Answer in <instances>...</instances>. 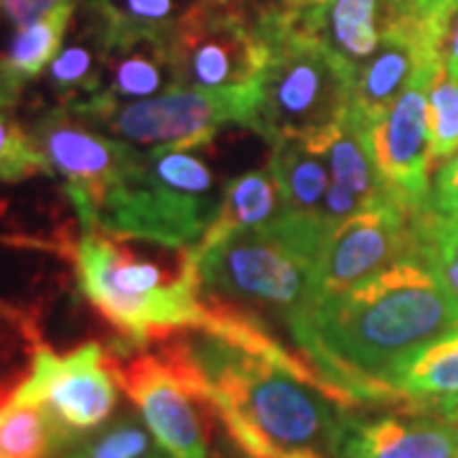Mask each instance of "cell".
I'll use <instances>...</instances> for the list:
<instances>
[{
	"mask_svg": "<svg viewBox=\"0 0 458 458\" xmlns=\"http://www.w3.org/2000/svg\"><path fill=\"white\" fill-rule=\"evenodd\" d=\"M204 309V327L179 331L168 342L242 454H336L352 403L303 357L291 354L265 324L216 303Z\"/></svg>",
	"mask_w": 458,
	"mask_h": 458,
	"instance_id": "cell-1",
	"label": "cell"
},
{
	"mask_svg": "<svg viewBox=\"0 0 458 458\" xmlns=\"http://www.w3.org/2000/svg\"><path fill=\"white\" fill-rule=\"evenodd\" d=\"M458 328V303L423 262L403 260L360 288L318 295L291 324L316 375L352 405H405L400 379L426 346Z\"/></svg>",
	"mask_w": 458,
	"mask_h": 458,
	"instance_id": "cell-2",
	"label": "cell"
},
{
	"mask_svg": "<svg viewBox=\"0 0 458 458\" xmlns=\"http://www.w3.org/2000/svg\"><path fill=\"white\" fill-rule=\"evenodd\" d=\"M327 242L316 222L283 214L276 225L201 240L194 250L201 298L267 327L291 328L318 298L316 265Z\"/></svg>",
	"mask_w": 458,
	"mask_h": 458,
	"instance_id": "cell-3",
	"label": "cell"
},
{
	"mask_svg": "<svg viewBox=\"0 0 458 458\" xmlns=\"http://www.w3.org/2000/svg\"><path fill=\"white\" fill-rule=\"evenodd\" d=\"M84 295L125 339L148 346L204 324L197 258L191 247H165L148 258L105 232H84L77 245Z\"/></svg>",
	"mask_w": 458,
	"mask_h": 458,
	"instance_id": "cell-4",
	"label": "cell"
},
{
	"mask_svg": "<svg viewBox=\"0 0 458 458\" xmlns=\"http://www.w3.org/2000/svg\"><path fill=\"white\" fill-rule=\"evenodd\" d=\"M214 171L183 148H148L99 201L92 227L114 237L197 247L216 219Z\"/></svg>",
	"mask_w": 458,
	"mask_h": 458,
	"instance_id": "cell-5",
	"label": "cell"
},
{
	"mask_svg": "<svg viewBox=\"0 0 458 458\" xmlns=\"http://www.w3.org/2000/svg\"><path fill=\"white\" fill-rule=\"evenodd\" d=\"M270 62L260 77V105L252 131L276 146L316 143L344 120L352 102L354 69L295 29L285 11L265 3Z\"/></svg>",
	"mask_w": 458,
	"mask_h": 458,
	"instance_id": "cell-6",
	"label": "cell"
},
{
	"mask_svg": "<svg viewBox=\"0 0 458 458\" xmlns=\"http://www.w3.org/2000/svg\"><path fill=\"white\" fill-rule=\"evenodd\" d=\"M265 3L194 0L165 44L179 87L232 89L260 82L270 62Z\"/></svg>",
	"mask_w": 458,
	"mask_h": 458,
	"instance_id": "cell-7",
	"label": "cell"
},
{
	"mask_svg": "<svg viewBox=\"0 0 458 458\" xmlns=\"http://www.w3.org/2000/svg\"><path fill=\"white\" fill-rule=\"evenodd\" d=\"M260 105V82L232 89L176 87L158 98L95 105L77 102L66 110L82 123L107 128L120 140L140 148H207L225 125H252Z\"/></svg>",
	"mask_w": 458,
	"mask_h": 458,
	"instance_id": "cell-8",
	"label": "cell"
},
{
	"mask_svg": "<svg viewBox=\"0 0 458 458\" xmlns=\"http://www.w3.org/2000/svg\"><path fill=\"white\" fill-rule=\"evenodd\" d=\"M156 352H138L114 360L120 387L138 405L148 430L168 458H209L207 400L176 346L161 339Z\"/></svg>",
	"mask_w": 458,
	"mask_h": 458,
	"instance_id": "cell-9",
	"label": "cell"
},
{
	"mask_svg": "<svg viewBox=\"0 0 458 458\" xmlns=\"http://www.w3.org/2000/svg\"><path fill=\"white\" fill-rule=\"evenodd\" d=\"M117 387L114 360L99 344H84L64 357L38 346L31 372L13 390V397L44 405L66 448L113 415Z\"/></svg>",
	"mask_w": 458,
	"mask_h": 458,
	"instance_id": "cell-10",
	"label": "cell"
},
{
	"mask_svg": "<svg viewBox=\"0 0 458 458\" xmlns=\"http://www.w3.org/2000/svg\"><path fill=\"white\" fill-rule=\"evenodd\" d=\"M415 212L390 194L328 234L316 265V291L334 295L360 288L397 262L415 260Z\"/></svg>",
	"mask_w": 458,
	"mask_h": 458,
	"instance_id": "cell-11",
	"label": "cell"
},
{
	"mask_svg": "<svg viewBox=\"0 0 458 458\" xmlns=\"http://www.w3.org/2000/svg\"><path fill=\"white\" fill-rule=\"evenodd\" d=\"M31 135L49 164V174L64 179L66 194L87 232L102 197L135 164L140 148L84 128L66 107L41 114Z\"/></svg>",
	"mask_w": 458,
	"mask_h": 458,
	"instance_id": "cell-12",
	"label": "cell"
},
{
	"mask_svg": "<svg viewBox=\"0 0 458 458\" xmlns=\"http://www.w3.org/2000/svg\"><path fill=\"white\" fill-rule=\"evenodd\" d=\"M428 69L394 99L369 131V148L377 171L387 189L408 209L418 212L430 204V128H428V92L441 74Z\"/></svg>",
	"mask_w": 458,
	"mask_h": 458,
	"instance_id": "cell-13",
	"label": "cell"
},
{
	"mask_svg": "<svg viewBox=\"0 0 458 458\" xmlns=\"http://www.w3.org/2000/svg\"><path fill=\"white\" fill-rule=\"evenodd\" d=\"M339 458H458V397H412L403 415L346 418Z\"/></svg>",
	"mask_w": 458,
	"mask_h": 458,
	"instance_id": "cell-14",
	"label": "cell"
},
{
	"mask_svg": "<svg viewBox=\"0 0 458 458\" xmlns=\"http://www.w3.org/2000/svg\"><path fill=\"white\" fill-rule=\"evenodd\" d=\"M306 146L321 153L328 165L327 199L318 214V225L327 237L349 216L393 194L377 171L369 132L349 113L334 131Z\"/></svg>",
	"mask_w": 458,
	"mask_h": 458,
	"instance_id": "cell-15",
	"label": "cell"
},
{
	"mask_svg": "<svg viewBox=\"0 0 458 458\" xmlns=\"http://www.w3.org/2000/svg\"><path fill=\"white\" fill-rule=\"evenodd\" d=\"M283 11L298 31L354 72L375 54L393 16L390 0H309Z\"/></svg>",
	"mask_w": 458,
	"mask_h": 458,
	"instance_id": "cell-16",
	"label": "cell"
},
{
	"mask_svg": "<svg viewBox=\"0 0 458 458\" xmlns=\"http://www.w3.org/2000/svg\"><path fill=\"white\" fill-rule=\"evenodd\" d=\"M105 74H107V82L102 84V92L82 102L123 105V102L158 98L179 87L165 38H143L128 47L107 51Z\"/></svg>",
	"mask_w": 458,
	"mask_h": 458,
	"instance_id": "cell-17",
	"label": "cell"
},
{
	"mask_svg": "<svg viewBox=\"0 0 458 458\" xmlns=\"http://www.w3.org/2000/svg\"><path fill=\"white\" fill-rule=\"evenodd\" d=\"M72 16L74 0H66L44 18L18 29L8 49L0 54V110H11L23 87L59 56Z\"/></svg>",
	"mask_w": 458,
	"mask_h": 458,
	"instance_id": "cell-18",
	"label": "cell"
},
{
	"mask_svg": "<svg viewBox=\"0 0 458 458\" xmlns=\"http://www.w3.org/2000/svg\"><path fill=\"white\" fill-rule=\"evenodd\" d=\"M194 0H87L89 29L105 54L143 38H168Z\"/></svg>",
	"mask_w": 458,
	"mask_h": 458,
	"instance_id": "cell-19",
	"label": "cell"
},
{
	"mask_svg": "<svg viewBox=\"0 0 458 458\" xmlns=\"http://www.w3.org/2000/svg\"><path fill=\"white\" fill-rule=\"evenodd\" d=\"M267 168L278 183L285 214L318 225L328 189L327 158L301 140H283L273 146Z\"/></svg>",
	"mask_w": 458,
	"mask_h": 458,
	"instance_id": "cell-20",
	"label": "cell"
},
{
	"mask_svg": "<svg viewBox=\"0 0 458 458\" xmlns=\"http://www.w3.org/2000/svg\"><path fill=\"white\" fill-rule=\"evenodd\" d=\"M283 214H285V207H283L280 189L270 168L267 171H247L242 176L227 181L216 219L204 240L225 237V234L242 232V229L270 227Z\"/></svg>",
	"mask_w": 458,
	"mask_h": 458,
	"instance_id": "cell-21",
	"label": "cell"
},
{
	"mask_svg": "<svg viewBox=\"0 0 458 458\" xmlns=\"http://www.w3.org/2000/svg\"><path fill=\"white\" fill-rule=\"evenodd\" d=\"M415 260L441 280L458 303V216H443L430 204L415 212Z\"/></svg>",
	"mask_w": 458,
	"mask_h": 458,
	"instance_id": "cell-22",
	"label": "cell"
},
{
	"mask_svg": "<svg viewBox=\"0 0 458 458\" xmlns=\"http://www.w3.org/2000/svg\"><path fill=\"white\" fill-rule=\"evenodd\" d=\"M59 451L62 438L44 405L11 397V410L0 423V458H51Z\"/></svg>",
	"mask_w": 458,
	"mask_h": 458,
	"instance_id": "cell-23",
	"label": "cell"
},
{
	"mask_svg": "<svg viewBox=\"0 0 458 458\" xmlns=\"http://www.w3.org/2000/svg\"><path fill=\"white\" fill-rule=\"evenodd\" d=\"M59 458H168L153 433L135 415L125 412L92 436L69 443Z\"/></svg>",
	"mask_w": 458,
	"mask_h": 458,
	"instance_id": "cell-24",
	"label": "cell"
},
{
	"mask_svg": "<svg viewBox=\"0 0 458 458\" xmlns=\"http://www.w3.org/2000/svg\"><path fill=\"white\" fill-rule=\"evenodd\" d=\"M89 44H72L49 66V82L56 89L59 98L66 99V105L82 102L102 92V77H105V47L99 36L89 26Z\"/></svg>",
	"mask_w": 458,
	"mask_h": 458,
	"instance_id": "cell-25",
	"label": "cell"
},
{
	"mask_svg": "<svg viewBox=\"0 0 458 458\" xmlns=\"http://www.w3.org/2000/svg\"><path fill=\"white\" fill-rule=\"evenodd\" d=\"M408 397H458V328L426 346L400 379Z\"/></svg>",
	"mask_w": 458,
	"mask_h": 458,
	"instance_id": "cell-26",
	"label": "cell"
},
{
	"mask_svg": "<svg viewBox=\"0 0 458 458\" xmlns=\"http://www.w3.org/2000/svg\"><path fill=\"white\" fill-rule=\"evenodd\" d=\"M33 174H49L41 148L18 125L11 110H0V181L13 183Z\"/></svg>",
	"mask_w": 458,
	"mask_h": 458,
	"instance_id": "cell-27",
	"label": "cell"
},
{
	"mask_svg": "<svg viewBox=\"0 0 458 458\" xmlns=\"http://www.w3.org/2000/svg\"><path fill=\"white\" fill-rule=\"evenodd\" d=\"M428 128L433 158L458 153V80L448 77L445 69L428 92Z\"/></svg>",
	"mask_w": 458,
	"mask_h": 458,
	"instance_id": "cell-28",
	"label": "cell"
},
{
	"mask_svg": "<svg viewBox=\"0 0 458 458\" xmlns=\"http://www.w3.org/2000/svg\"><path fill=\"white\" fill-rule=\"evenodd\" d=\"M430 207L443 216H458V156L438 171L430 189Z\"/></svg>",
	"mask_w": 458,
	"mask_h": 458,
	"instance_id": "cell-29",
	"label": "cell"
},
{
	"mask_svg": "<svg viewBox=\"0 0 458 458\" xmlns=\"http://www.w3.org/2000/svg\"><path fill=\"white\" fill-rule=\"evenodd\" d=\"M397 13H423V16H456L458 0H390Z\"/></svg>",
	"mask_w": 458,
	"mask_h": 458,
	"instance_id": "cell-30",
	"label": "cell"
},
{
	"mask_svg": "<svg viewBox=\"0 0 458 458\" xmlns=\"http://www.w3.org/2000/svg\"><path fill=\"white\" fill-rule=\"evenodd\" d=\"M443 69L448 77L458 80V11L451 21V26H448V36L443 44Z\"/></svg>",
	"mask_w": 458,
	"mask_h": 458,
	"instance_id": "cell-31",
	"label": "cell"
},
{
	"mask_svg": "<svg viewBox=\"0 0 458 458\" xmlns=\"http://www.w3.org/2000/svg\"><path fill=\"white\" fill-rule=\"evenodd\" d=\"M265 3L278 5V8H298V5H303V3H309V0H265Z\"/></svg>",
	"mask_w": 458,
	"mask_h": 458,
	"instance_id": "cell-32",
	"label": "cell"
},
{
	"mask_svg": "<svg viewBox=\"0 0 458 458\" xmlns=\"http://www.w3.org/2000/svg\"><path fill=\"white\" fill-rule=\"evenodd\" d=\"M283 458H321V454H316V451H295V454H288V456Z\"/></svg>",
	"mask_w": 458,
	"mask_h": 458,
	"instance_id": "cell-33",
	"label": "cell"
},
{
	"mask_svg": "<svg viewBox=\"0 0 458 458\" xmlns=\"http://www.w3.org/2000/svg\"><path fill=\"white\" fill-rule=\"evenodd\" d=\"M11 397H13V394H11ZM8 410H11V400H8V403H5V405L0 408V423L5 420V415H8Z\"/></svg>",
	"mask_w": 458,
	"mask_h": 458,
	"instance_id": "cell-34",
	"label": "cell"
}]
</instances>
